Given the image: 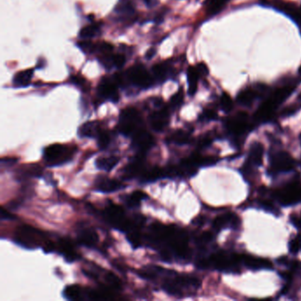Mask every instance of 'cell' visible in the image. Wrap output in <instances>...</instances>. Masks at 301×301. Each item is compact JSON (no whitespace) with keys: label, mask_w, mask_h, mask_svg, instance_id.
Masks as SVG:
<instances>
[{"label":"cell","mask_w":301,"mask_h":301,"mask_svg":"<svg viewBox=\"0 0 301 301\" xmlns=\"http://www.w3.org/2000/svg\"><path fill=\"white\" fill-rule=\"evenodd\" d=\"M242 262L241 253H228L225 252L213 253L208 258L198 261L200 268H213L220 271L237 273L240 271L239 266Z\"/></svg>","instance_id":"1"},{"label":"cell","mask_w":301,"mask_h":301,"mask_svg":"<svg viewBox=\"0 0 301 301\" xmlns=\"http://www.w3.org/2000/svg\"><path fill=\"white\" fill-rule=\"evenodd\" d=\"M201 281L195 276L189 275H179L176 272L171 273L164 280L163 289L171 296H184V294L193 293L201 286Z\"/></svg>","instance_id":"2"},{"label":"cell","mask_w":301,"mask_h":301,"mask_svg":"<svg viewBox=\"0 0 301 301\" xmlns=\"http://www.w3.org/2000/svg\"><path fill=\"white\" fill-rule=\"evenodd\" d=\"M46 240L43 231L30 225L24 224L18 227L15 231V243L26 249H35L43 246Z\"/></svg>","instance_id":"3"},{"label":"cell","mask_w":301,"mask_h":301,"mask_svg":"<svg viewBox=\"0 0 301 301\" xmlns=\"http://www.w3.org/2000/svg\"><path fill=\"white\" fill-rule=\"evenodd\" d=\"M76 149L62 144H52L44 149V159L50 167L60 166L72 159Z\"/></svg>","instance_id":"4"},{"label":"cell","mask_w":301,"mask_h":301,"mask_svg":"<svg viewBox=\"0 0 301 301\" xmlns=\"http://www.w3.org/2000/svg\"><path fill=\"white\" fill-rule=\"evenodd\" d=\"M142 119L140 112L133 107L123 110L119 116V133L126 137H133L138 131L141 130Z\"/></svg>","instance_id":"5"},{"label":"cell","mask_w":301,"mask_h":301,"mask_svg":"<svg viewBox=\"0 0 301 301\" xmlns=\"http://www.w3.org/2000/svg\"><path fill=\"white\" fill-rule=\"evenodd\" d=\"M273 197L282 206H291L301 202V183L291 182L273 192Z\"/></svg>","instance_id":"6"},{"label":"cell","mask_w":301,"mask_h":301,"mask_svg":"<svg viewBox=\"0 0 301 301\" xmlns=\"http://www.w3.org/2000/svg\"><path fill=\"white\" fill-rule=\"evenodd\" d=\"M127 82L131 84L141 88L142 90H147L153 85L154 79L148 70L142 65H135L127 71Z\"/></svg>","instance_id":"7"},{"label":"cell","mask_w":301,"mask_h":301,"mask_svg":"<svg viewBox=\"0 0 301 301\" xmlns=\"http://www.w3.org/2000/svg\"><path fill=\"white\" fill-rule=\"evenodd\" d=\"M260 5L264 7H271L275 10L281 12L288 17H290V19L299 27L301 32V8H297L296 5L290 2H284L282 0H261Z\"/></svg>","instance_id":"8"},{"label":"cell","mask_w":301,"mask_h":301,"mask_svg":"<svg viewBox=\"0 0 301 301\" xmlns=\"http://www.w3.org/2000/svg\"><path fill=\"white\" fill-rule=\"evenodd\" d=\"M225 127L230 134L235 137H239L252 130V124L249 122L248 115L245 112H240L227 119Z\"/></svg>","instance_id":"9"},{"label":"cell","mask_w":301,"mask_h":301,"mask_svg":"<svg viewBox=\"0 0 301 301\" xmlns=\"http://www.w3.org/2000/svg\"><path fill=\"white\" fill-rule=\"evenodd\" d=\"M295 166V159L285 151L273 153L270 157V171L274 174L289 172L294 170Z\"/></svg>","instance_id":"10"},{"label":"cell","mask_w":301,"mask_h":301,"mask_svg":"<svg viewBox=\"0 0 301 301\" xmlns=\"http://www.w3.org/2000/svg\"><path fill=\"white\" fill-rule=\"evenodd\" d=\"M132 138V147L141 155L147 152L155 144V140L152 134L146 131L144 128H141V130L138 131Z\"/></svg>","instance_id":"11"},{"label":"cell","mask_w":301,"mask_h":301,"mask_svg":"<svg viewBox=\"0 0 301 301\" xmlns=\"http://www.w3.org/2000/svg\"><path fill=\"white\" fill-rule=\"evenodd\" d=\"M117 86L118 85L114 80L104 78L97 87V93L99 95V97L104 99L117 103L119 99V91Z\"/></svg>","instance_id":"12"},{"label":"cell","mask_w":301,"mask_h":301,"mask_svg":"<svg viewBox=\"0 0 301 301\" xmlns=\"http://www.w3.org/2000/svg\"><path fill=\"white\" fill-rule=\"evenodd\" d=\"M145 169L143 157L142 155L140 154V156L135 157L134 160L131 161L130 163L123 169V179L129 180L134 178H140L142 172L145 171Z\"/></svg>","instance_id":"13"},{"label":"cell","mask_w":301,"mask_h":301,"mask_svg":"<svg viewBox=\"0 0 301 301\" xmlns=\"http://www.w3.org/2000/svg\"><path fill=\"white\" fill-rule=\"evenodd\" d=\"M239 225H240L239 217L238 215H236L234 213H231V212H228V213L217 216L212 223V226L216 231H221V230L226 229L229 227L236 229Z\"/></svg>","instance_id":"14"},{"label":"cell","mask_w":301,"mask_h":301,"mask_svg":"<svg viewBox=\"0 0 301 301\" xmlns=\"http://www.w3.org/2000/svg\"><path fill=\"white\" fill-rule=\"evenodd\" d=\"M150 127L153 130L160 133L167 127L170 120V113L167 108H163L159 111L153 112L149 118Z\"/></svg>","instance_id":"15"},{"label":"cell","mask_w":301,"mask_h":301,"mask_svg":"<svg viewBox=\"0 0 301 301\" xmlns=\"http://www.w3.org/2000/svg\"><path fill=\"white\" fill-rule=\"evenodd\" d=\"M127 186L122 181L118 179H110L107 177H101L96 182V190L101 193H110L124 189Z\"/></svg>","instance_id":"16"},{"label":"cell","mask_w":301,"mask_h":301,"mask_svg":"<svg viewBox=\"0 0 301 301\" xmlns=\"http://www.w3.org/2000/svg\"><path fill=\"white\" fill-rule=\"evenodd\" d=\"M242 262L246 268L253 269V270L273 268V263L268 259L253 256L249 254H242Z\"/></svg>","instance_id":"17"},{"label":"cell","mask_w":301,"mask_h":301,"mask_svg":"<svg viewBox=\"0 0 301 301\" xmlns=\"http://www.w3.org/2000/svg\"><path fill=\"white\" fill-rule=\"evenodd\" d=\"M57 249L59 250L60 254L64 257V259L67 260V262H74L76 260H78L79 253L75 250V245L72 244V242L69 241L68 239H60L58 245H57Z\"/></svg>","instance_id":"18"},{"label":"cell","mask_w":301,"mask_h":301,"mask_svg":"<svg viewBox=\"0 0 301 301\" xmlns=\"http://www.w3.org/2000/svg\"><path fill=\"white\" fill-rule=\"evenodd\" d=\"M264 147L260 142L254 141L250 146L248 158L245 162L253 167H259L263 162Z\"/></svg>","instance_id":"19"},{"label":"cell","mask_w":301,"mask_h":301,"mask_svg":"<svg viewBox=\"0 0 301 301\" xmlns=\"http://www.w3.org/2000/svg\"><path fill=\"white\" fill-rule=\"evenodd\" d=\"M258 97H260V95H259L256 88L248 87V88H245L241 91H239V93L237 96V102L242 106L249 107L254 103V101L256 100Z\"/></svg>","instance_id":"20"},{"label":"cell","mask_w":301,"mask_h":301,"mask_svg":"<svg viewBox=\"0 0 301 301\" xmlns=\"http://www.w3.org/2000/svg\"><path fill=\"white\" fill-rule=\"evenodd\" d=\"M77 239L79 244L92 248L95 245H97L99 237L97 231L92 228H84L79 231Z\"/></svg>","instance_id":"21"},{"label":"cell","mask_w":301,"mask_h":301,"mask_svg":"<svg viewBox=\"0 0 301 301\" xmlns=\"http://www.w3.org/2000/svg\"><path fill=\"white\" fill-rule=\"evenodd\" d=\"M101 131L98 121H89L79 128L78 135L81 138H97Z\"/></svg>","instance_id":"22"},{"label":"cell","mask_w":301,"mask_h":301,"mask_svg":"<svg viewBox=\"0 0 301 301\" xmlns=\"http://www.w3.org/2000/svg\"><path fill=\"white\" fill-rule=\"evenodd\" d=\"M114 11L123 19H130L135 14V8L133 0H119Z\"/></svg>","instance_id":"23"},{"label":"cell","mask_w":301,"mask_h":301,"mask_svg":"<svg viewBox=\"0 0 301 301\" xmlns=\"http://www.w3.org/2000/svg\"><path fill=\"white\" fill-rule=\"evenodd\" d=\"M63 296L67 300H83L86 298V289L78 284L67 285L63 290Z\"/></svg>","instance_id":"24"},{"label":"cell","mask_w":301,"mask_h":301,"mask_svg":"<svg viewBox=\"0 0 301 301\" xmlns=\"http://www.w3.org/2000/svg\"><path fill=\"white\" fill-rule=\"evenodd\" d=\"M167 177L166 169L155 167L152 169H145L140 177V180L142 183L155 182L158 179Z\"/></svg>","instance_id":"25"},{"label":"cell","mask_w":301,"mask_h":301,"mask_svg":"<svg viewBox=\"0 0 301 301\" xmlns=\"http://www.w3.org/2000/svg\"><path fill=\"white\" fill-rule=\"evenodd\" d=\"M192 164H194L196 167H206L211 166L216 164L219 158L215 156H201L199 154H193L189 157H187Z\"/></svg>","instance_id":"26"},{"label":"cell","mask_w":301,"mask_h":301,"mask_svg":"<svg viewBox=\"0 0 301 301\" xmlns=\"http://www.w3.org/2000/svg\"><path fill=\"white\" fill-rule=\"evenodd\" d=\"M119 156H107V157H99L96 161V166L97 169L102 170V171H111L113 168L115 167L119 162Z\"/></svg>","instance_id":"27"},{"label":"cell","mask_w":301,"mask_h":301,"mask_svg":"<svg viewBox=\"0 0 301 301\" xmlns=\"http://www.w3.org/2000/svg\"><path fill=\"white\" fill-rule=\"evenodd\" d=\"M200 75L196 67H190L187 70V83H188V94L189 96H194L198 89V81Z\"/></svg>","instance_id":"28"},{"label":"cell","mask_w":301,"mask_h":301,"mask_svg":"<svg viewBox=\"0 0 301 301\" xmlns=\"http://www.w3.org/2000/svg\"><path fill=\"white\" fill-rule=\"evenodd\" d=\"M33 69H28V70L21 71L17 73L14 77V84L18 88L21 87H27L30 85L31 80L33 78Z\"/></svg>","instance_id":"29"},{"label":"cell","mask_w":301,"mask_h":301,"mask_svg":"<svg viewBox=\"0 0 301 301\" xmlns=\"http://www.w3.org/2000/svg\"><path fill=\"white\" fill-rule=\"evenodd\" d=\"M148 198V195L142 191H134L133 193L127 195L125 202L127 207L130 208H137L141 205V201Z\"/></svg>","instance_id":"30"},{"label":"cell","mask_w":301,"mask_h":301,"mask_svg":"<svg viewBox=\"0 0 301 301\" xmlns=\"http://www.w3.org/2000/svg\"><path fill=\"white\" fill-rule=\"evenodd\" d=\"M229 0H207V15L214 16L225 8Z\"/></svg>","instance_id":"31"},{"label":"cell","mask_w":301,"mask_h":301,"mask_svg":"<svg viewBox=\"0 0 301 301\" xmlns=\"http://www.w3.org/2000/svg\"><path fill=\"white\" fill-rule=\"evenodd\" d=\"M190 134L186 131L178 130L169 137V141L177 145H186L190 142Z\"/></svg>","instance_id":"32"},{"label":"cell","mask_w":301,"mask_h":301,"mask_svg":"<svg viewBox=\"0 0 301 301\" xmlns=\"http://www.w3.org/2000/svg\"><path fill=\"white\" fill-rule=\"evenodd\" d=\"M170 68L164 64H158L154 66L152 68V74L154 78L157 82H164L168 78Z\"/></svg>","instance_id":"33"},{"label":"cell","mask_w":301,"mask_h":301,"mask_svg":"<svg viewBox=\"0 0 301 301\" xmlns=\"http://www.w3.org/2000/svg\"><path fill=\"white\" fill-rule=\"evenodd\" d=\"M101 33V30L99 27L95 24H91L89 26L84 27L82 28V30L80 31V38L82 39H91V38H97V36Z\"/></svg>","instance_id":"34"},{"label":"cell","mask_w":301,"mask_h":301,"mask_svg":"<svg viewBox=\"0 0 301 301\" xmlns=\"http://www.w3.org/2000/svg\"><path fill=\"white\" fill-rule=\"evenodd\" d=\"M104 281L106 282L107 286L112 288L114 290H120L122 287L121 280L119 278L118 275H115L112 272H107L104 275Z\"/></svg>","instance_id":"35"},{"label":"cell","mask_w":301,"mask_h":301,"mask_svg":"<svg viewBox=\"0 0 301 301\" xmlns=\"http://www.w3.org/2000/svg\"><path fill=\"white\" fill-rule=\"evenodd\" d=\"M220 105L224 112H230L232 110L233 102L228 94L224 93L222 95V97L220 98Z\"/></svg>","instance_id":"36"},{"label":"cell","mask_w":301,"mask_h":301,"mask_svg":"<svg viewBox=\"0 0 301 301\" xmlns=\"http://www.w3.org/2000/svg\"><path fill=\"white\" fill-rule=\"evenodd\" d=\"M97 139L98 148L102 149V150L106 149L108 147L109 144H110V141H111L110 135L106 132H104V131H101V133Z\"/></svg>","instance_id":"37"},{"label":"cell","mask_w":301,"mask_h":301,"mask_svg":"<svg viewBox=\"0 0 301 301\" xmlns=\"http://www.w3.org/2000/svg\"><path fill=\"white\" fill-rule=\"evenodd\" d=\"M127 240L129 241L131 245L134 246V248H137L139 246H141L142 243V238L141 235L138 231H132L127 236Z\"/></svg>","instance_id":"38"},{"label":"cell","mask_w":301,"mask_h":301,"mask_svg":"<svg viewBox=\"0 0 301 301\" xmlns=\"http://www.w3.org/2000/svg\"><path fill=\"white\" fill-rule=\"evenodd\" d=\"M183 101H184V93H183L182 90H179L177 93L171 97L170 104H171V107L177 108L182 104Z\"/></svg>","instance_id":"39"},{"label":"cell","mask_w":301,"mask_h":301,"mask_svg":"<svg viewBox=\"0 0 301 301\" xmlns=\"http://www.w3.org/2000/svg\"><path fill=\"white\" fill-rule=\"evenodd\" d=\"M290 252L293 254L298 253L301 249V235H298L296 238H292L289 244Z\"/></svg>","instance_id":"40"},{"label":"cell","mask_w":301,"mask_h":301,"mask_svg":"<svg viewBox=\"0 0 301 301\" xmlns=\"http://www.w3.org/2000/svg\"><path fill=\"white\" fill-rule=\"evenodd\" d=\"M78 46L80 48L82 49V51L85 52V53H91V52L97 51V45H94L93 43H91V42L89 41V40L80 42V43H78Z\"/></svg>","instance_id":"41"},{"label":"cell","mask_w":301,"mask_h":301,"mask_svg":"<svg viewBox=\"0 0 301 301\" xmlns=\"http://www.w3.org/2000/svg\"><path fill=\"white\" fill-rule=\"evenodd\" d=\"M213 233L210 231H205L203 233H201L199 237H198L196 241H197L198 245H204L205 244H208L209 242L211 241L213 239Z\"/></svg>","instance_id":"42"},{"label":"cell","mask_w":301,"mask_h":301,"mask_svg":"<svg viewBox=\"0 0 301 301\" xmlns=\"http://www.w3.org/2000/svg\"><path fill=\"white\" fill-rule=\"evenodd\" d=\"M126 64V58L123 54L113 55V66L117 68H121Z\"/></svg>","instance_id":"43"},{"label":"cell","mask_w":301,"mask_h":301,"mask_svg":"<svg viewBox=\"0 0 301 301\" xmlns=\"http://www.w3.org/2000/svg\"><path fill=\"white\" fill-rule=\"evenodd\" d=\"M216 118H217V113L214 110H212V109L205 110L203 113L201 114V119H203V120L210 121V120L216 119Z\"/></svg>","instance_id":"44"},{"label":"cell","mask_w":301,"mask_h":301,"mask_svg":"<svg viewBox=\"0 0 301 301\" xmlns=\"http://www.w3.org/2000/svg\"><path fill=\"white\" fill-rule=\"evenodd\" d=\"M213 140H214V137L212 136L211 134H206L199 141V147H201V148L208 147L211 143L212 141H213Z\"/></svg>","instance_id":"45"},{"label":"cell","mask_w":301,"mask_h":301,"mask_svg":"<svg viewBox=\"0 0 301 301\" xmlns=\"http://www.w3.org/2000/svg\"><path fill=\"white\" fill-rule=\"evenodd\" d=\"M42 247H43V249L45 251V253H52L53 251H55L57 249V245L53 242L51 241V240H46Z\"/></svg>","instance_id":"46"},{"label":"cell","mask_w":301,"mask_h":301,"mask_svg":"<svg viewBox=\"0 0 301 301\" xmlns=\"http://www.w3.org/2000/svg\"><path fill=\"white\" fill-rule=\"evenodd\" d=\"M297 109H298V107L296 105L288 106L286 108L282 110V112H281V116L282 117H289V116L292 115L295 112H297Z\"/></svg>","instance_id":"47"},{"label":"cell","mask_w":301,"mask_h":301,"mask_svg":"<svg viewBox=\"0 0 301 301\" xmlns=\"http://www.w3.org/2000/svg\"><path fill=\"white\" fill-rule=\"evenodd\" d=\"M196 69H197L198 73H199V75L200 76H206V75H208V69L207 66L205 65V64L201 63L198 65L197 67H196Z\"/></svg>","instance_id":"48"},{"label":"cell","mask_w":301,"mask_h":301,"mask_svg":"<svg viewBox=\"0 0 301 301\" xmlns=\"http://www.w3.org/2000/svg\"><path fill=\"white\" fill-rule=\"evenodd\" d=\"M0 216H1V219L3 220H13L15 218V216H14L10 212H8L7 209H5L4 208H2L1 209Z\"/></svg>","instance_id":"49"},{"label":"cell","mask_w":301,"mask_h":301,"mask_svg":"<svg viewBox=\"0 0 301 301\" xmlns=\"http://www.w3.org/2000/svg\"><path fill=\"white\" fill-rule=\"evenodd\" d=\"M205 221H206V219H205L204 216H199L193 220V224H197V225H201V224L205 223Z\"/></svg>","instance_id":"50"},{"label":"cell","mask_w":301,"mask_h":301,"mask_svg":"<svg viewBox=\"0 0 301 301\" xmlns=\"http://www.w3.org/2000/svg\"><path fill=\"white\" fill-rule=\"evenodd\" d=\"M156 51L155 49H150V50L148 51L147 53H146V59H147V60H151L153 57L156 55Z\"/></svg>","instance_id":"51"},{"label":"cell","mask_w":301,"mask_h":301,"mask_svg":"<svg viewBox=\"0 0 301 301\" xmlns=\"http://www.w3.org/2000/svg\"><path fill=\"white\" fill-rule=\"evenodd\" d=\"M154 104H155L156 107H160L161 105L163 104V100L161 98H156L154 100Z\"/></svg>","instance_id":"52"},{"label":"cell","mask_w":301,"mask_h":301,"mask_svg":"<svg viewBox=\"0 0 301 301\" xmlns=\"http://www.w3.org/2000/svg\"><path fill=\"white\" fill-rule=\"evenodd\" d=\"M144 2H145V4L147 5L148 8H152L156 4L155 0H144Z\"/></svg>","instance_id":"53"},{"label":"cell","mask_w":301,"mask_h":301,"mask_svg":"<svg viewBox=\"0 0 301 301\" xmlns=\"http://www.w3.org/2000/svg\"><path fill=\"white\" fill-rule=\"evenodd\" d=\"M298 75H300V76H301V67H300V68H299V69H298Z\"/></svg>","instance_id":"54"},{"label":"cell","mask_w":301,"mask_h":301,"mask_svg":"<svg viewBox=\"0 0 301 301\" xmlns=\"http://www.w3.org/2000/svg\"><path fill=\"white\" fill-rule=\"evenodd\" d=\"M300 142H301V135H300Z\"/></svg>","instance_id":"55"}]
</instances>
